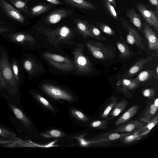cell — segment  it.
<instances>
[{"label": "cell", "instance_id": "cell-1", "mask_svg": "<svg viewBox=\"0 0 158 158\" xmlns=\"http://www.w3.org/2000/svg\"><path fill=\"white\" fill-rule=\"evenodd\" d=\"M36 30L46 37V40L49 43L55 47H58L61 44H74L70 41L74 35L73 32L67 26H60L53 29L40 26Z\"/></svg>", "mask_w": 158, "mask_h": 158}, {"label": "cell", "instance_id": "cell-2", "mask_svg": "<svg viewBox=\"0 0 158 158\" xmlns=\"http://www.w3.org/2000/svg\"><path fill=\"white\" fill-rule=\"evenodd\" d=\"M85 45L92 56L102 60H107L115 58L117 50L115 47L111 44L96 40H89Z\"/></svg>", "mask_w": 158, "mask_h": 158}, {"label": "cell", "instance_id": "cell-3", "mask_svg": "<svg viewBox=\"0 0 158 158\" xmlns=\"http://www.w3.org/2000/svg\"><path fill=\"white\" fill-rule=\"evenodd\" d=\"M0 84L2 88L6 89L16 88L18 85L4 51L0 58Z\"/></svg>", "mask_w": 158, "mask_h": 158}, {"label": "cell", "instance_id": "cell-4", "mask_svg": "<svg viewBox=\"0 0 158 158\" xmlns=\"http://www.w3.org/2000/svg\"><path fill=\"white\" fill-rule=\"evenodd\" d=\"M84 47L83 44L79 43L73 52L76 72L80 74L91 73L93 71L92 64L84 53Z\"/></svg>", "mask_w": 158, "mask_h": 158}, {"label": "cell", "instance_id": "cell-5", "mask_svg": "<svg viewBox=\"0 0 158 158\" xmlns=\"http://www.w3.org/2000/svg\"><path fill=\"white\" fill-rule=\"evenodd\" d=\"M42 55L52 67L62 71L69 72L75 69L74 64L69 58L61 55L49 52H44Z\"/></svg>", "mask_w": 158, "mask_h": 158}, {"label": "cell", "instance_id": "cell-6", "mask_svg": "<svg viewBox=\"0 0 158 158\" xmlns=\"http://www.w3.org/2000/svg\"><path fill=\"white\" fill-rule=\"evenodd\" d=\"M131 133L112 132L102 133L92 139L86 140V143L87 146L93 145L100 147L108 146L113 142L119 140L122 138Z\"/></svg>", "mask_w": 158, "mask_h": 158}, {"label": "cell", "instance_id": "cell-7", "mask_svg": "<svg viewBox=\"0 0 158 158\" xmlns=\"http://www.w3.org/2000/svg\"><path fill=\"white\" fill-rule=\"evenodd\" d=\"M123 29L127 32L126 35L127 42L131 45H135L140 50H144L143 39L133 26L126 20L120 16L118 19Z\"/></svg>", "mask_w": 158, "mask_h": 158}, {"label": "cell", "instance_id": "cell-8", "mask_svg": "<svg viewBox=\"0 0 158 158\" xmlns=\"http://www.w3.org/2000/svg\"><path fill=\"white\" fill-rule=\"evenodd\" d=\"M41 87L46 94L53 98L70 102L74 100V97L69 92L55 85L44 83L42 85Z\"/></svg>", "mask_w": 158, "mask_h": 158}, {"label": "cell", "instance_id": "cell-9", "mask_svg": "<svg viewBox=\"0 0 158 158\" xmlns=\"http://www.w3.org/2000/svg\"><path fill=\"white\" fill-rule=\"evenodd\" d=\"M137 10L148 24L158 32V12L148 8L144 4L139 2L135 4Z\"/></svg>", "mask_w": 158, "mask_h": 158}, {"label": "cell", "instance_id": "cell-10", "mask_svg": "<svg viewBox=\"0 0 158 158\" xmlns=\"http://www.w3.org/2000/svg\"><path fill=\"white\" fill-rule=\"evenodd\" d=\"M158 100V99L157 98L153 102L148 103L144 110L139 114L137 118L138 120L147 123L157 114Z\"/></svg>", "mask_w": 158, "mask_h": 158}, {"label": "cell", "instance_id": "cell-11", "mask_svg": "<svg viewBox=\"0 0 158 158\" xmlns=\"http://www.w3.org/2000/svg\"><path fill=\"white\" fill-rule=\"evenodd\" d=\"M147 40L149 50L156 51L158 50V38L157 35L147 23H144L143 28L141 31Z\"/></svg>", "mask_w": 158, "mask_h": 158}, {"label": "cell", "instance_id": "cell-12", "mask_svg": "<svg viewBox=\"0 0 158 158\" xmlns=\"http://www.w3.org/2000/svg\"><path fill=\"white\" fill-rule=\"evenodd\" d=\"M0 8L10 18L20 23H24L25 19L22 15L17 10L4 0H0Z\"/></svg>", "mask_w": 158, "mask_h": 158}, {"label": "cell", "instance_id": "cell-13", "mask_svg": "<svg viewBox=\"0 0 158 158\" xmlns=\"http://www.w3.org/2000/svg\"><path fill=\"white\" fill-rule=\"evenodd\" d=\"M72 14L71 11L64 9H60L51 12L44 18V22L48 24H55Z\"/></svg>", "mask_w": 158, "mask_h": 158}, {"label": "cell", "instance_id": "cell-14", "mask_svg": "<svg viewBox=\"0 0 158 158\" xmlns=\"http://www.w3.org/2000/svg\"><path fill=\"white\" fill-rule=\"evenodd\" d=\"M144 125V124L138 120L128 121L125 123L111 132L118 133H135Z\"/></svg>", "mask_w": 158, "mask_h": 158}, {"label": "cell", "instance_id": "cell-15", "mask_svg": "<svg viewBox=\"0 0 158 158\" xmlns=\"http://www.w3.org/2000/svg\"><path fill=\"white\" fill-rule=\"evenodd\" d=\"M139 84L133 79H129L124 76L117 82L118 90L122 91L125 95L131 91L135 90L138 87Z\"/></svg>", "mask_w": 158, "mask_h": 158}, {"label": "cell", "instance_id": "cell-16", "mask_svg": "<svg viewBox=\"0 0 158 158\" xmlns=\"http://www.w3.org/2000/svg\"><path fill=\"white\" fill-rule=\"evenodd\" d=\"M12 41L22 45H31L36 42L35 40L30 34L24 32H16L10 34Z\"/></svg>", "mask_w": 158, "mask_h": 158}, {"label": "cell", "instance_id": "cell-17", "mask_svg": "<svg viewBox=\"0 0 158 158\" xmlns=\"http://www.w3.org/2000/svg\"><path fill=\"white\" fill-rule=\"evenodd\" d=\"M153 59V56L147 57L141 59L137 61L127 71L124 73L123 76L126 78L131 77L141 70L143 65Z\"/></svg>", "mask_w": 158, "mask_h": 158}, {"label": "cell", "instance_id": "cell-18", "mask_svg": "<svg viewBox=\"0 0 158 158\" xmlns=\"http://www.w3.org/2000/svg\"><path fill=\"white\" fill-rule=\"evenodd\" d=\"M139 108V105H135L129 108L115 121L116 126L122 124L129 121L137 113Z\"/></svg>", "mask_w": 158, "mask_h": 158}, {"label": "cell", "instance_id": "cell-19", "mask_svg": "<svg viewBox=\"0 0 158 158\" xmlns=\"http://www.w3.org/2000/svg\"><path fill=\"white\" fill-rule=\"evenodd\" d=\"M116 45L119 51V58L127 59L138 54V52L133 51L125 43L118 41Z\"/></svg>", "mask_w": 158, "mask_h": 158}, {"label": "cell", "instance_id": "cell-20", "mask_svg": "<svg viewBox=\"0 0 158 158\" xmlns=\"http://www.w3.org/2000/svg\"><path fill=\"white\" fill-rule=\"evenodd\" d=\"M74 21L77 31L84 38H87L89 37L92 38L89 29V23L79 19H75Z\"/></svg>", "mask_w": 158, "mask_h": 158}, {"label": "cell", "instance_id": "cell-21", "mask_svg": "<svg viewBox=\"0 0 158 158\" xmlns=\"http://www.w3.org/2000/svg\"><path fill=\"white\" fill-rule=\"evenodd\" d=\"M9 107L15 117L25 127H27L30 126V120L19 108L11 104H10Z\"/></svg>", "mask_w": 158, "mask_h": 158}, {"label": "cell", "instance_id": "cell-22", "mask_svg": "<svg viewBox=\"0 0 158 158\" xmlns=\"http://www.w3.org/2000/svg\"><path fill=\"white\" fill-rule=\"evenodd\" d=\"M126 15L131 23L141 31L143 27L141 19L139 15L136 13L135 9L132 7L127 9Z\"/></svg>", "mask_w": 158, "mask_h": 158}, {"label": "cell", "instance_id": "cell-23", "mask_svg": "<svg viewBox=\"0 0 158 158\" xmlns=\"http://www.w3.org/2000/svg\"><path fill=\"white\" fill-rule=\"evenodd\" d=\"M71 6L77 8L88 10H94L96 7L90 2L85 0H64Z\"/></svg>", "mask_w": 158, "mask_h": 158}, {"label": "cell", "instance_id": "cell-24", "mask_svg": "<svg viewBox=\"0 0 158 158\" xmlns=\"http://www.w3.org/2000/svg\"><path fill=\"white\" fill-rule=\"evenodd\" d=\"M128 104L127 102L124 98L117 101L110 112V115L112 118L118 116L127 108Z\"/></svg>", "mask_w": 158, "mask_h": 158}, {"label": "cell", "instance_id": "cell-25", "mask_svg": "<svg viewBox=\"0 0 158 158\" xmlns=\"http://www.w3.org/2000/svg\"><path fill=\"white\" fill-rule=\"evenodd\" d=\"M23 66L27 73L31 75L35 74L40 69L38 64L31 58L25 59L23 62Z\"/></svg>", "mask_w": 158, "mask_h": 158}, {"label": "cell", "instance_id": "cell-26", "mask_svg": "<svg viewBox=\"0 0 158 158\" xmlns=\"http://www.w3.org/2000/svg\"><path fill=\"white\" fill-rule=\"evenodd\" d=\"M158 123V115L156 114L145 126H143L140 129L135 133L139 134L143 137L145 135L154 127Z\"/></svg>", "mask_w": 158, "mask_h": 158}, {"label": "cell", "instance_id": "cell-27", "mask_svg": "<svg viewBox=\"0 0 158 158\" xmlns=\"http://www.w3.org/2000/svg\"><path fill=\"white\" fill-rule=\"evenodd\" d=\"M52 6L48 4L42 3L33 7L30 10L31 15L37 16L49 10Z\"/></svg>", "mask_w": 158, "mask_h": 158}, {"label": "cell", "instance_id": "cell-28", "mask_svg": "<svg viewBox=\"0 0 158 158\" xmlns=\"http://www.w3.org/2000/svg\"><path fill=\"white\" fill-rule=\"evenodd\" d=\"M9 1L22 12L31 15L30 10L27 6V2L22 0H8Z\"/></svg>", "mask_w": 158, "mask_h": 158}, {"label": "cell", "instance_id": "cell-29", "mask_svg": "<svg viewBox=\"0 0 158 158\" xmlns=\"http://www.w3.org/2000/svg\"><path fill=\"white\" fill-rule=\"evenodd\" d=\"M117 101V98L116 97L113 95L111 96L110 98V102L107 103L101 115V118H105L108 116Z\"/></svg>", "mask_w": 158, "mask_h": 158}, {"label": "cell", "instance_id": "cell-30", "mask_svg": "<svg viewBox=\"0 0 158 158\" xmlns=\"http://www.w3.org/2000/svg\"><path fill=\"white\" fill-rule=\"evenodd\" d=\"M34 98L45 108L53 111L55 110L51 103L46 99L37 92H32Z\"/></svg>", "mask_w": 158, "mask_h": 158}, {"label": "cell", "instance_id": "cell-31", "mask_svg": "<svg viewBox=\"0 0 158 158\" xmlns=\"http://www.w3.org/2000/svg\"><path fill=\"white\" fill-rule=\"evenodd\" d=\"M89 29L92 38L101 41H105L107 40V37L103 36L100 31L91 23H89Z\"/></svg>", "mask_w": 158, "mask_h": 158}, {"label": "cell", "instance_id": "cell-32", "mask_svg": "<svg viewBox=\"0 0 158 158\" xmlns=\"http://www.w3.org/2000/svg\"><path fill=\"white\" fill-rule=\"evenodd\" d=\"M154 73V70L143 71L141 72L136 78L133 79L139 84L144 82L152 77Z\"/></svg>", "mask_w": 158, "mask_h": 158}, {"label": "cell", "instance_id": "cell-33", "mask_svg": "<svg viewBox=\"0 0 158 158\" xmlns=\"http://www.w3.org/2000/svg\"><path fill=\"white\" fill-rule=\"evenodd\" d=\"M102 3L106 13L114 19L118 20L116 12L113 6L107 0H102Z\"/></svg>", "mask_w": 158, "mask_h": 158}, {"label": "cell", "instance_id": "cell-34", "mask_svg": "<svg viewBox=\"0 0 158 158\" xmlns=\"http://www.w3.org/2000/svg\"><path fill=\"white\" fill-rule=\"evenodd\" d=\"M0 137L15 140L18 139L15 133L0 126Z\"/></svg>", "mask_w": 158, "mask_h": 158}, {"label": "cell", "instance_id": "cell-35", "mask_svg": "<svg viewBox=\"0 0 158 158\" xmlns=\"http://www.w3.org/2000/svg\"><path fill=\"white\" fill-rule=\"evenodd\" d=\"M40 135L47 138H57L64 136V133L61 131L56 129H52L45 132L41 133Z\"/></svg>", "mask_w": 158, "mask_h": 158}, {"label": "cell", "instance_id": "cell-36", "mask_svg": "<svg viewBox=\"0 0 158 158\" xmlns=\"http://www.w3.org/2000/svg\"><path fill=\"white\" fill-rule=\"evenodd\" d=\"M142 137L139 134L134 133L122 138L119 140L123 144H129L140 139Z\"/></svg>", "mask_w": 158, "mask_h": 158}, {"label": "cell", "instance_id": "cell-37", "mask_svg": "<svg viewBox=\"0 0 158 158\" xmlns=\"http://www.w3.org/2000/svg\"><path fill=\"white\" fill-rule=\"evenodd\" d=\"M95 23L96 27L105 33L110 35H115L114 31L105 23L97 21Z\"/></svg>", "mask_w": 158, "mask_h": 158}, {"label": "cell", "instance_id": "cell-38", "mask_svg": "<svg viewBox=\"0 0 158 158\" xmlns=\"http://www.w3.org/2000/svg\"><path fill=\"white\" fill-rule=\"evenodd\" d=\"M110 118L105 120H98L94 121L90 123L92 127L98 129H106L108 128V121Z\"/></svg>", "mask_w": 158, "mask_h": 158}, {"label": "cell", "instance_id": "cell-39", "mask_svg": "<svg viewBox=\"0 0 158 158\" xmlns=\"http://www.w3.org/2000/svg\"><path fill=\"white\" fill-rule=\"evenodd\" d=\"M71 112L73 115L77 119L84 122L89 120L88 118L82 112L76 109H72Z\"/></svg>", "mask_w": 158, "mask_h": 158}, {"label": "cell", "instance_id": "cell-40", "mask_svg": "<svg viewBox=\"0 0 158 158\" xmlns=\"http://www.w3.org/2000/svg\"><path fill=\"white\" fill-rule=\"evenodd\" d=\"M11 68L15 80L18 85L19 81V70L18 63L16 60H14L13 62Z\"/></svg>", "mask_w": 158, "mask_h": 158}, {"label": "cell", "instance_id": "cell-41", "mask_svg": "<svg viewBox=\"0 0 158 158\" xmlns=\"http://www.w3.org/2000/svg\"><path fill=\"white\" fill-rule=\"evenodd\" d=\"M142 93L144 97L152 99L155 95V91L153 89L148 88L143 90Z\"/></svg>", "mask_w": 158, "mask_h": 158}, {"label": "cell", "instance_id": "cell-42", "mask_svg": "<svg viewBox=\"0 0 158 158\" xmlns=\"http://www.w3.org/2000/svg\"><path fill=\"white\" fill-rule=\"evenodd\" d=\"M15 140L0 137V145H6L12 143Z\"/></svg>", "mask_w": 158, "mask_h": 158}, {"label": "cell", "instance_id": "cell-43", "mask_svg": "<svg viewBox=\"0 0 158 158\" xmlns=\"http://www.w3.org/2000/svg\"><path fill=\"white\" fill-rule=\"evenodd\" d=\"M2 23H0V34L9 31L11 30L8 27L2 25Z\"/></svg>", "mask_w": 158, "mask_h": 158}, {"label": "cell", "instance_id": "cell-44", "mask_svg": "<svg viewBox=\"0 0 158 158\" xmlns=\"http://www.w3.org/2000/svg\"><path fill=\"white\" fill-rule=\"evenodd\" d=\"M56 142V141H54L52 142L51 143H50L49 144L44 145H39L37 144H35V145L36 146H38L39 147H51L54 146L55 145H54L53 144H54V143Z\"/></svg>", "mask_w": 158, "mask_h": 158}, {"label": "cell", "instance_id": "cell-45", "mask_svg": "<svg viewBox=\"0 0 158 158\" xmlns=\"http://www.w3.org/2000/svg\"><path fill=\"white\" fill-rule=\"evenodd\" d=\"M150 2L155 6L156 9V11L158 12V2L157 0H148Z\"/></svg>", "mask_w": 158, "mask_h": 158}, {"label": "cell", "instance_id": "cell-46", "mask_svg": "<svg viewBox=\"0 0 158 158\" xmlns=\"http://www.w3.org/2000/svg\"><path fill=\"white\" fill-rule=\"evenodd\" d=\"M50 3L56 5L61 4V2L59 0H46Z\"/></svg>", "mask_w": 158, "mask_h": 158}, {"label": "cell", "instance_id": "cell-47", "mask_svg": "<svg viewBox=\"0 0 158 158\" xmlns=\"http://www.w3.org/2000/svg\"><path fill=\"white\" fill-rule=\"evenodd\" d=\"M107 1H108L109 2H110L114 6L115 8H117V6H116V2L115 0H107Z\"/></svg>", "mask_w": 158, "mask_h": 158}, {"label": "cell", "instance_id": "cell-48", "mask_svg": "<svg viewBox=\"0 0 158 158\" xmlns=\"http://www.w3.org/2000/svg\"><path fill=\"white\" fill-rule=\"evenodd\" d=\"M155 72H156V74L157 75V77L158 74V66H157L156 68Z\"/></svg>", "mask_w": 158, "mask_h": 158}, {"label": "cell", "instance_id": "cell-49", "mask_svg": "<svg viewBox=\"0 0 158 158\" xmlns=\"http://www.w3.org/2000/svg\"><path fill=\"white\" fill-rule=\"evenodd\" d=\"M2 88L1 87V85H0V90H1L2 89Z\"/></svg>", "mask_w": 158, "mask_h": 158}]
</instances>
